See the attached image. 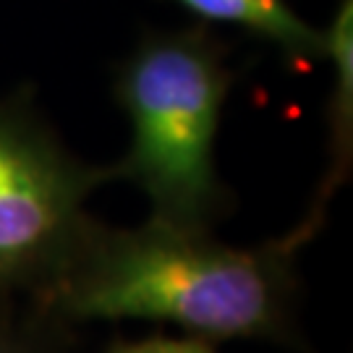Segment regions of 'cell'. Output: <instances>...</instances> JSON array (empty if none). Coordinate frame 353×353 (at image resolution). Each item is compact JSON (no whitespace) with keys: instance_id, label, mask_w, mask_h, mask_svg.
<instances>
[{"instance_id":"3","label":"cell","mask_w":353,"mask_h":353,"mask_svg":"<svg viewBox=\"0 0 353 353\" xmlns=\"http://www.w3.org/2000/svg\"><path fill=\"white\" fill-rule=\"evenodd\" d=\"M108 181L113 168L79 163L26 113L0 110V312L34 301L63 270Z\"/></svg>"},{"instance_id":"2","label":"cell","mask_w":353,"mask_h":353,"mask_svg":"<svg viewBox=\"0 0 353 353\" xmlns=\"http://www.w3.org/2000/svg\"><path fill=\"white\" fill-rule=\"evenodd\" d=\"M225 94V68L196 37H154L126 63L118 97L131 144L113 170L147 196L150 217L212 230L230 210L214 157Z\"/></svg>"},{"instance_id":"6","label":"cell","mask_w":353,"mask_h":353,"mask_svg":"<svg viewBox=\"0 0 353 353\" xmlns=\"http://www.w3.org/2000/svg\"><path fill=\"white\" fill-rule=\"evenodd\" d=\"M71 327L29 303L0 312V353H63Z\"/></svg>"},{"instance_id":"7","label":"cell","mask_w":353,"mask_h":353,"mask_svg":"<svg viewBox=\"0 0 353 353\" xmlns=\"http://www.w3.org/2000/svg\"><path fill=\"white\" fill-rule=\"evenodd\" d=\"M108 353H214V345L196 338H144L137 343H118Z\"/></svg>"},{"instance_id":"1","label":"cell","mask_w":353,"mask_h":353,"mask_svg":"<svg viewBox=\"0 0 353 353\" xmlns=\"http://www.w3.org/2000/svg\"><path fill=\"white\" fill-rule=\"evenodd\" d=\"M285 236L230 246L212 230L147 217L137 228L94 220L63 270L29 306L68 327L97 319H152L207 343L267 341L301 348L299 259Z\"/></svg>"},{"instance_id":"5","label":"cell","mask_w":353,"mask_h":353,"mask_svg":"<svg viewBox=\"0 0 353 353\" xmlns=\"http://www.w3.org/2000/svg\"><path fill=\"white\" fill-rule=\"evenodd\" d=\"M202 19L236 24L272 39L293 55H325V32H316L285 0H178Z\"/></svg>"},{"instance_id":"4","label":"cell","mask_w":353,"mask_h":353,"mask_svg":"<svg viewBox=\"0 0 353 353\" xmlns=\"http://www.w3.org/2000/svg\"><path fill=\"white\" fill-rule=\"evenodd\" d=\"M325 55L332 61L335 84H332V165L327 178L322 181L319 194L312 202L309 212L288 236L296 243L306 246L325 225V212L335 189L345 181L351 163V123H353V6L343 0L330 29L325 32Z\"/></svg>"}]
</instances>
